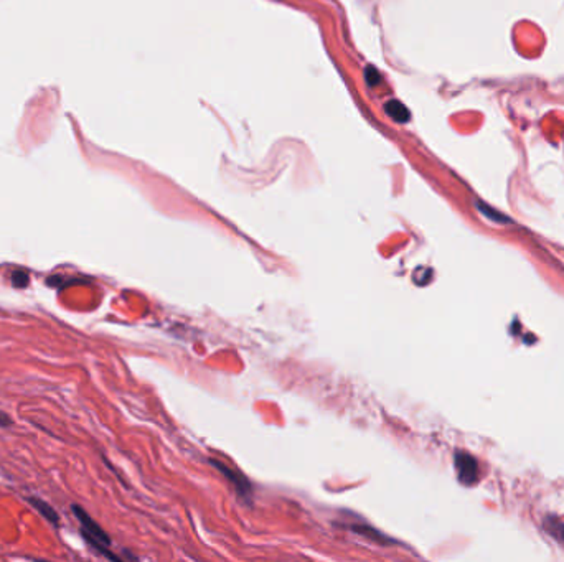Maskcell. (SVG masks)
<instances>
[{
  "label": "cell",
  "mask_w": 564,
  "mask_h": 562,
  "mask_svg": "<svg viewBox=\"0 0 564 562\" xmlns=\"http://www.w3.org/2000/svg\"><path fill=\"white\" fill-rule=\"evenodd\" d=\"M456 468L459 480L464 485H472L477 480V462L469 454H456Z\"/></svg>",
  "instance_id": "3957f363"
},
{
  "label": "cell",
  "mask_w": 564,
  "mask_h": 562,
  "mask_svg": "<svg viewBox=\"0 0 564 562\" xmlns=\"http://www.w3.org/2000/svg\"><path fill=\"white\" fill-rule=\"evenodd\" d=\"M71 511L76 518H78V523L81 525V538L84 539V543L88 544L89 548H93L97 554L108 557L111 561H121V557L114 554L113 551H109V546H111V538L108 536L103 528H101L97 523L86 513V510L79 505H71Z\"/></svg>",
  "instance_id": "6da1fadb"
},
{
  "label": "cell",
  "mask_w": 564,
  "mask_h": 562,
  "mask_svg": "<svg viewBox=\"0 0 564 562\" xmlns=\"http://www.w3.org/2000/svg\"><path fill=\"white\" fill-rule=\"evenodd\" d=\"M27 501L38 511V513L41 514V516L46 519V521L52 523L53 526L59 525V514L57 513V510L50 505V503L41 500L40 496H27Z\"/></svg>",
  "instance_id": "277c9868"
},
{
  "label": "cell",
  "mask_w": 564,
  "mask_h": 562,
  "mask_svg": "<svg viewBox=\"0 0 564 562\" xmlns=\"http://www.w3.org/2000/svg\"><path fill=\"white\" fill-rule=\"evenodd\" d=\"M12 424V417L7 412L0 411V428H8Z\"/></svg>",
  "instance_id": "52a82bcc"
},
{
  "label": "cell",
  "mask_w": 564,
  "mask_h": 562,
  "mask_svg": "<svg viewBox=\"0 0 564 562\" xmlns=\"http://www.w3.org/2000/svg\"><path fill=\"white\" fill-rule=\"evenodd\" d=\"M211 465L218 468V470L222 472L224 476H226L228 481H230L233 487H235L237 495L243 498V500H246V498H251V496H253V487H251V483H249V480L246 479L243 473L236 472L235 468L228 467V465L218 462V460H211Z\"/></svg>",
  "instance_id": "7a4b0ae2"
},
{
  "label": "cell",
  "mask_w": 564,
  "mask_h": 562,
  "mask_svg": "<svg viewBox=\"0 0 564 562\" xmlns=\"http://www.w3.org/2000/svg\"><path fill=\"white\" fill-rule=\"evenodd\" d=\"M10 282L15 289H27L30 285V272L23 269H15L10 272Z\"/></svg>",
  "instance_id": "8992f818"
},
{
  "label": "cell",
  "mask_w": 564,
  "mask_h": 562,
  "mask_svg": "<svg viewBox=\"0 0 564 562\" xmlns=\"http://www.w3.org/2000/svg\"><path fill=\"white\" fill-rule=\"evenodd\" d=\"M351 530H353L355 532H358V534L364 536V538L375 541V543H378V544H388L389 543V538H386L385 534H381V532L373 530V528H367V526L362 525V526L351 528Z\"/></svg>",
  "instance_id": "5b68a950"
}]
</instances>
